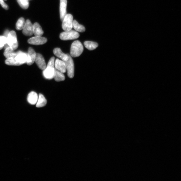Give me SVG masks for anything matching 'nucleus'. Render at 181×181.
<instances>
[{"label":"nucleus","mask_w":181,"mask_h":181,"mask_svg":"<svg viewBox=\"0 0 181 181\" xmlns=\"http://www.w3.org/2000/svg\"><path fill=\"white\" fill-rule=\"evenodd\" d=\"M55 58L53 57L51 58L48 65L43 71V75L47 79L51 80L54 78L55 69L54 68Z\"/></svg>","instance_id":"f257e3e1"},{"label":"nucleus","mask_w":181,"mask_h":181,"mask_svg":"<svg viewBox=\"0 0 181 181\" xmlns=\"http://www.w3.org/2000/svg\"><path fill=\"white\" fill-rule=\"evenodd\" d=\"M6 38V44L4 46L5 48L8 47L15 50L18 47V43L16 33L14 31H10L8 34Z\"/></svg>","instance_id":"f03ea898"},{"label":"nucleus","mask_w":181,"mask_h":181,"mask_svg":"<svg viewBox=\"0 0 181 181\" xmlns=\"http://www.w3.org/2000/svg\"><path fill=\"white\" fill-rule=\"evenodd\" d=\"M84 48L81 43L77 40L73 42L71 46L70 56L73 57H79L83 52Z\"/></svg>","instance_id":"7ed1b4c3"},{"label":"nucleus","mask_w":181,"mask_h":181,"mask_svg":"<svg viewBox=\"0 0 181 181\" xmlns=\"http://www.w3.org/2000/svg\"><path fill=\"white\" fill-rule=\"evenodd\" d=\"M79 36L80 35L77 31L73 30L65 31V32L61 33L60 35V38L63 40H74L78 38Z\"/></svg>","instance_id":"20e7f679"},{"label":"nucleus","mask_w":181,"mask_h":181,"mask_svg":"<svg viewBox=\"0 0 181 181\" xmlns=\"http://www.w3.org/2000/svg\"><path fill=\"white\" fill-rule=\"evenodd\" d=\"M62 28L65 31L72 30L73 28V17L70 14H67L62 20Z\"/></svg>","instance_id":"39448f33"},{"label":"nucleus","mask_w":181,"mask_h":181,"mask_svg":"<svg viewBox=\"0 0 181 181\" xmlns=\"http://www.w3.org/2000/svg\"><path fill=\"white\" fill-rule=\"evenodd\" d=\"M67 60L65 61V63L66 71H67L68 75L70 78H72L74 76V65L73 59L70 55L68 54Z\"/></svg>","instance_id":"423d86ee"},{"label":"nucleus","mask_w":181,"mask_h":181,"mask_svg":"<svg viewBox=\"0 0 181 181\" xmlns=\"http://www.w3.org/2000/svg\"><path fill=\"white\" fill-rule=\"evenodd\" d=\"M14 58L19 65H20L27 63L28 60V55L27 53L19 51L16 53V56Z\"/></svg>","instance_id":"0eeeda50"},{"label":"nucleus","mask_w":181,"mask_h":181,"mask_svg":"<svg viewBox=\"0 0 181 181\" xmlns=\"http://www.w3.org/2000/svg\"><path fill=\"white\" fill-rule=\"evenodd\" d=\"M47 41V39L45 37L35 36L29 39L27 42L30 44L38 45L45 44Z\"/></svg>","instance_id":"6e6552de"},{"label":"nucleus","mask_w":181,"mask_h":181,"mask_svg":"<svg viewBox=\"0 0 181 181\" xmlns=\"http://www.w3.org/2000/svg\"><path fill=\"white\" fill-rule=\"evenodd\" d=\"M23 33L26 36H32L33 34V25L29 19H27L23 29Z\"/></svg>","instance_id":"1a4fd4ad"},{"label":"nucleus","mask_w":181,"mask_h":181,"mask_svg":"<svg viewBox=\"0 0 181 181\" xmlns=\"http://www.w3.org/2000/svg\"><path fill=\"white\" fill-rule=\"evenodd\" d=\"M35 62L37 65L39 69L42 70H44L45 69L46 65L44 57L40 54H36Z\"/></svg>","instance_id":"9d476101"},{"label":"nucleus","mask_w":181,"mask_h":181,"mask_svg":"<svg viewBox=\"0 0 181 181\" xmlns=\"http://www.w3.org/2000/svg\"><path fill=\"white\" fill-rule=\"evenodd\" d=\"M54 65L55 69L63 73H65L66 72V66L65 61L57 59L54 62Z\"/></svg>","instance_id":"9b49d317"},{"label":"nucleus","mask_w":181,"mask_h":181,"mask_svg":"<svg viewBox=\"0 0 181 181\" xmlns=\"http://www.w3.org/2000/svg\"><path fill=\"white\" fill-rule=\"evenodd\" d=\"M67 5V0H60V14L61 20L62 21L67 14L66 7Z\"/></svg>","instance_id":"f8f14e48"},{"label":"nucleus","mask_w":181,"mask_h":181,"mask_svg":"<svg viewBox=\"0 0 181 181\" xmlns=\"http://www.w3.org/2000/svg\"><path fill=\"white\" fill-rule=\"evenodd\" d=\"M28 60L27 62V64L30 65H32L35 62V58H36V53L32 48H29L28 50Z\"/></svg>","instance_id":"ddd939ff"},{"label":"nucleus","mask_w":181,"mask_h":181,"mask_svg":"<svg viewBox=\"0 0 181 181\" xmlns=\"http://www.w3.org/2000/svg\"><path fill=\"white\" fill-rule=\"evenodd\" d=\"M53 53L57 57L61 59L63 61H65L67 60L68 54H66L64 53L60 48H55L53 50Z\"/></svg>","instance_id":"4468645a"},{"label":"nucleus","mask_w":181,"mask_h":181,"mask_svg":"<svg viewBox=\"0 0 181 181\" xmlns=\"http://www.w3.org/2000/svg\"><path fill=\"white\" fill-rule=\"evenodd\" d=\"M37 94L34 92H31L27 97V101L31 105L36 104L38 99Z\"/></svg>","instance_id":"2eb2a0df"},{"label":"nucleus","mask_w":181,"mask_h":181,"mask_svg":"<svg viewBox=\"0 0 181 181\" xmlns=\"http://www.w3.org/2000/svg\"><path fill=\"white\" fill-rule=\"evenodd\" d=\"M44 33L41 27L37 23L33 25V34L35 36H41Z\"/></svg>","instance_id":"dca6fc26"},{"label":"nucleus","mask_w":181,"mask_h":181,"mask_svg":"<svg viewBox=\"0 0 181 181\" xmlns=\"http://www.w3.org/2000/svg\"><path fill=\"white\" fill-rule=\"evenodd\" d=\"M47 104V100L42 94H39L38 99L36 103V107L38 108L45 107Z\"/></svg>","instance_id":"f3484780"},{"label":"nucleus","mask_w":181,"mask_h":181,"mask_svg":"<svg viewBox=\"0 0 181 181\" xmlns=\"http://www.w3.org/2000/svg\"><path fill=\"white\" fill-rule=\"evenodd\" d=\"M4 55L6 59H10L15 57L16 56V53L10 47H8L5 48Z\"/></svg>","instance_id":"a211bd4d"},{"label":"nucleus","mask_w":181,"mask_h":181,"mask_svg":"<svg viewBox=\"0 0 181 181\" xmlns=\"http://www.w3.org/2000/svg\"><path fill=\"white\" fill-rule=\"evenodd\" d=\"M54 80L57 82L64 81L65 79V77L64 73L59 71L55 69V73L54 78Z\"/></svg>","instance_id":"6ab92c4d"},{"label":"nucleus","mask_w":181,"mask_h":181,"mask_svg":"<svg viewBox=\"0 0 181 181\" xmlns=\"http://www.w3.org/2000/svg\"><path fill=\"white\" fill-rule=\"evenodd\" d=\"M84 44L86 48L90 50L95 49L98 46L97 43L90 41H85Z\"/></svg>","instance_id":"aec40b11"},{"label":"nucleus","mask_w":181,"mask_h":181,"mask_svg":"<svg viewBox=\"0 0 181 181\" xmlns=\"http://www.w3.org/2000/svg\"><path fill=\"white\" fill-rule=\"evenodd\" d=\"M73 27L77 32H84L85 31V27L81 25L75 20H73Z\"/></svg>","instance_id":"412c9836"},{"label":"nucleus","mask_w":181,"mask_h":181,"mask_svg":"<svg viewBox=\"0 0 181 181\" xmlns=\"http://www.w3.org/2000/svg\"><path fill=\"white\" fill-rule=\"evenodd\" d=\"M25 23V20L23 18H19L16 24V29L17 30H23V27H24Z\"/></svg>","instance_id":"4be33fe9"},{"label":"nucleus","mask_w":181,"mask_h":181,"mask_svg":"<svg viewBox=\"0 0 181 181\" xmlns=\"http://www.w3.org/2000/svg\"><path fill=\"white\" fill-rule=\"evenodd\" d=\"M17 2L22 9L25 10L28 9L29 6L28 0H17Z\"/></svg>","instance_id":"5701e85b"},{"label":"nucleus","mask_w":181,"mask_h":181,"mask_svg":"<svg viewBox=\"0 0 181 181\" xmlns=\"http://www.w3.org/2000/svg\"><path fill=\"white\" fill-rule=\"evenodd\" d=\"M5 64L9 65L19 66L18 63L15 60L14 58L10 59H6L5 61Z\"/></svg>","instance_id":"b1692460"},{"label":"nucleus","mask_w":181,"mask_h":181,"mask_svg":"<svg viewBox=\"0 0 181 181\" xmlns=\"http://www.w3.org/2000/svg\"><path fill=\"white\" fill-rule=\"evenodd\" d=\"M6 44V37L4 36H0V50L2 49Z\"/></svg>","instance_id":"393cba45"},{"label":"nucleus","mask_w":181,"mask_h":181,"mask_svg":"<svg viewBox=\"0 0 181 181\" xmlns=\"http://www.w3.org/2000/svg\"><path fill=\"white\" fill-rule=\"evenodd\" d=\"M4 0H0V4L1 5L3 9L6 10H8L9 9V6L5 3L4 1Z\"/></svg>","instance_id":"a878e982"},{"label":"nucleus","mask_w":181,"mask_h":181,"mask_svg":"<svg viewBox=\"0 0 181 181\" xmlns=\"http://www.w3.org/2000/svg\"><path fill=\"white\" fill-rule=\"evenodd\" d=\"M10 31L8 30H6L5 31V32L4 34V36H5L6 37L7 36L8 34Z\"/></svg>","instance_id":"bb28decb"},{"label":"nucleus","mask_w":181,"mask_h":181,"mask_svg":"<svg viewBox=\"0 0 181 181\" xmlns=\"http://www.w3.org/2000/svg\"><path fill=\"white\" fill-rule=\"evenodd\" d=\"M4 1H7V0H4Z\"/></svg>","instance_id":"cd10ccee"},{"label":"nucleus","mask_w":181,"mask_h":181,"mask_svg":"<svg viewBox=\"0 0 181 181\" xmlns=\"http://www.w3.org/2000/svg\"><path fill=\"white\" fill-rule=\"evenodd\" d=\"M28 1H31V0H28Z\"/></svg>","instance_id":"c85d7f7f"}]
</instances>
